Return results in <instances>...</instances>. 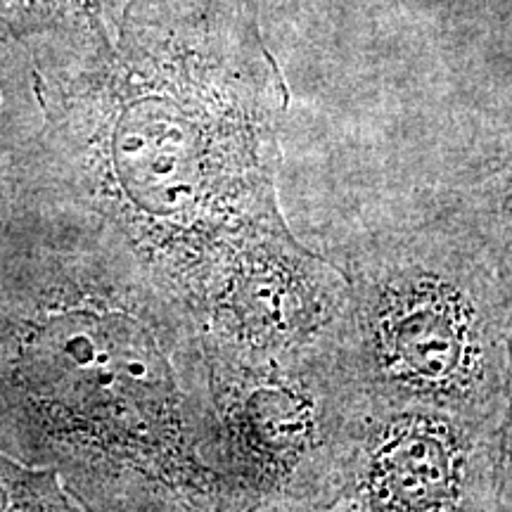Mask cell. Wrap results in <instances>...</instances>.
<instances>
[{
  "mask_svg": "<svg viewBox=\"0 0 512 512\" xmlns=\"http://www.w3.org/2000/svg\"><path fill=\"white\" fill-rule=\"evenodd\" d=\"M342 344L370 401L501 422L512 361V230L494 219L358 254Z\"/></svg>",
  "mask_w": 512,
  "mask_h": 512,
  "instance_id": "2",
  "label": "cell"
},
{
  "mask_svg": "<svg viewBox=\"0 0 512 512\" xmlns=\"http://www.w3.org/2000/svg\"><path fill=\"white\" fill-rule=\"evenodd\" d=\"M34 382L88 430L114 441H147L174 411V377L155 339L136 320L74 313L34 344Z\"/></svg>",
  "mask_w": 512,
  "mask_h": 512,
  "instance_id": "3",
  "label": "cell"
},
{
  "mask_svg": "<svg viewBox=\"0 0 512 512\" xmlns=\"http://www.w3.org/2000/svg\"><path fill=\"white\" fill-rule=\"evenodd\" d=\"M0 512H81L50 472H31L0 458Z\"/></svg>",
  "mask_w": 512,
  "mask_h": 512,
  "instance_id": "5",
  "label": "cell"
},
{
  "mask_svg": "<svg viewBox=\"0 0 512 512\" xmlns=\"http://www.w3.org/2000/svg\"><path fill=\"white\" fill-rule=\"evenodd\" d=\"M131 0H0V36L60 38L62 43H105Z\"/></svg>",
  "mask_w": 512,
  "mask_h": 512,
  "instance_id": "4",
  "label": "cell"
},
{
  "mask_svg": "<svg viewBox=\"0 0 512 512\" xmlns=\"http://www.w3.org/2000/svg\"><path fill=\"white\" fill-rule=\"evenodd\" d=\"M76 55L126 207L235 247L292 238L275 204L287 86L252 0H131L110 41Z\"/></svg>",
  "mask_w": 512,
  "mask_h": 512,
  "instance_id": "1",
  "label": "cell"
},
{
  "mask_svg": "<svg viewBox=\"0 0 512 512\" xmlns=\"http://www.w3.org/2000/svg\"><path fill=\"white\" fill-rule=\"evenodd\" d=\"M503 207H505V211H508V214H505V219H508V216H510V221H512V176H510L508 195H505V202H503Z\"/></svg>",
  "mask_w": 512,
  "mask_h": 512,
  "instance_id": "6",
  "label": "cell"
}]
</instances>
